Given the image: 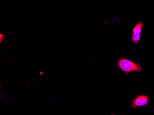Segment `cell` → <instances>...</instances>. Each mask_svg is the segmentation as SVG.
Here are the masks:
<instances>
[{
  "label": "cell",
  "instance_id": "4",
  "mask_svg": "<svg viewBox=\"0 0 154 115\" xmlns=\"http://www.w3.org/2000/svg\"></svg>",
  "mask_w": 154,
  "mask_h": 115
},
{
  "label": "cell",
  "instance_id": "3",
  "mask_svg": "<svg viewBox=\"0 0 154 115\" xmlns=\"http://www.w3.org/2000/svg\"><path fill=\"white\" fill-rule=\"evenodd\" d=\"M148 102V98L147 97L144 95H139L137 96L132 101L131 107L135 108L137 106H141L147 105Z\"/></svg>",
  "mask_w": 154,
  "mask_h": 115
},
{
  "label": "cell",
  "instance_id": "2",
  "mask_svg": "<svg viewBox=\"0 0 154 115\" xmlns=\"http://www.w3.org/2000/svg\"><path fill=\"white\" fill-rule=\"evenodd\" d=\"M143 26V24L141 22H138L132 29V37L131 40L132 42L135 44H137L140 39V35L141 33L142 28Z\"/></svg>",
  "mask_w": 154,
  "mask_h": 115
},
{
  "label": "cell",
  "instance_id": "1",
  "mask_svg": "<svg viewBox=\"0 0 154 115\" xmlns=\"http://www.w3.org/2000/svg\"><path fill=\"white\" fill-rule=\"evenodd\" d=\"M117 65L119 68L125 72L128 75L129 72L132 71H141L142 66L140 64H137L128 59L125 58H120L118 59Z\"/></svg>",
  "mask_w": 154,
  "mask_h": 115
}]
</instances>
